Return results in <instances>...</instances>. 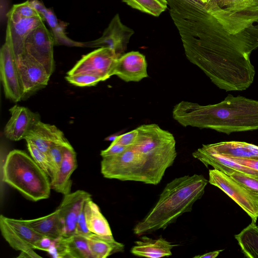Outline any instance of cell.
<instances>
[{"mask_svg": "<svg viewBox=\"0 0 258 258\" xmlns=\"http://www.w3.org/2000/svg\"><path fill=\"white\" fill-rule=\"evenodd\" d=\"M137 128L138 136L133 146L144 159L147 184L157 185L176 157L175 138L155 123L143 124Z\"/></svg>", "mask_w": 258, "mask_h": 258, "instance_id": "obj_4", "label": "cell"}, {"mask_svg": "<svg viewBox=\"0 0 258 258\" xmlns=\"http://www.w3.org/2000/svg\"><path fill=\"white\" fill-rule=\"evenodd\" d=\"M37 16H41L32 6L29 0L14 5L7 14L8 20L12 22Z\"/></svg>", "mask_w": 258, "mask_h": 258, "instance_id": "obj_31", "label": "cell"}, {"mask_svg": "<svg viewBox=\"0 0 258 258\" xmlns=\"http://www.w3.org/2000/svg\"><path fill=\"white\" fill-rule=\"evenodd\" d=\"M127 148L112 142L110 145L107 149L101 151L100 155L102 158L115 156L122 153Z\"/></svg>", "mask_w": 258, "mask_h": 258, "instance_id": "obj_38", "label": "cell"}, {"mask_svg": "<svg viewBox=\"0 0 258 258\" xmlns=\"http://www.w3.org/2000/svg\"><path fill=\"white\" fill-rule=\"evenodd\" d=\"M85 203L78 217L76 234L87 236L92 233L89 230L87 226L84 210Z\"/></svg>", "mask_w": 258, "mask_h": 258, "instance_id": "obj_37", "label": "cell"}, {"mask_svg": "<svg viewBox=\"0 0 258 258\" xmlns=\"http://www.w3.org/2000/svg\"><path fill=\"white\" fill-rule=\"evenodd\" d=\"M11 117L4 128V135L10 140L18 141L25 139L28 133L39 121L38 114L29 108L15 105L9 109Z\"/></svg>", "mask_w": 258, "mask_h": 258, "instance_id": "obj_16", "label": "cell"}, {"mask_svg": "<svg viewBox=\"0 0 258 258\" xmlns=\"http://www.w3.org/2000/svg\"><path fill=\"white\" fill-rule=\"evenodd\" d=\"M235 238L245 257L258 258V227L255 223L251 222Z\"/></svg>", "mask_w": 258, "mask_h": 258, "instance_id": "obj_28", "label": "cell"}, {"mask_svg": "<svg viewBox=\"0 0 258 258\" xmlns=\"http://www.w3.org/2000/svg\"><path fill=\"white\" fill-rule=\"evenodd\" d=\"M204 151L223 156L258 158V146L244 142L228 141L203 145Z\"/></svg>", "mask_w": 258, "mask_h": 258, "instance_id": "obj_20", "label": "cell"}, {"mask_svg": "<svg viewBox=\"0 0 258 258\" xmlns=\"http://www.w3.org/2000/svg\"><path fill=\"white\" fill-rule=\"evenodd\" d=\"M198 1L203 3V4H209L212 2H213L214 0H198Z\"/></svg>", "mask_w": 258, "mask_h": 258, "instance_id": "obj_43", "label": "cell"}, {"mask_svg": "<svg viewBox=\"0 0 258 258\" xmlns=\"http://www.w3.org/2000/svg\"><path fill=\"white\" fill-rule=\"evenodd\" d=\"M34 249H29L24 251H21L17 257L20 258H40L42 257L38 255L34 250Z\"/></svg>", "mask_w": 258, "mask_h": 258, "instance_id": "obj_41", "label": "cell"}, {"mask_svg": "<svg viewBox=\"0 0 258 258\" xmlns=\"http://www.w3.org/2000/svg\"><path fill=\"white\" fill-rule=\"evenodd\" d=\"M54 239L43 236L38 240L34 246V249H38L48 252L51 248Z\"/></svg>", "mask_w": 258, "mask_h": 258, "instance_id": "obj_40", "label": "cell"}, {"mask_svg": "<svg viewBox=\"0 0 258 258\" xmlns=\"http://www.w3.org/2000/svg\"><path fill=\"white\" fill-rule=\"evenodd\" d=\"M66 145H56L52 146L46 153L51 169L52 179L56 174L60 166L63 155V148Z\"/></svg>", "mask_w": 258, "mask_h": 258, "instance_id": "obj_34", "label": "cell"}, {"mask_svg": "<svg viewBox=\"0 0 258 258\" xmlns=\"http://www.w3.org/2000/svg\"><path fill=\"white\" fill-rule=\"evenodd\" d=\"M226 157L232 160L237 163L258 172V158Z\"/></svg>", "mask_w": 258, "mask_h": 258, "instance_id": "obj_39", "label": "cell"}, {"mask_svg": "<svg viewBox=\"0 0 258 258\" xmlns=\"http://www.w3.org/2000/svg\"><path fill=\"white\" fill-rule=\"evenodd\" d=\"M229 176L241 184L251 194L258 197V175L234 171Z\"/></svg>", "mask_w": 258, "mask_h": 258, "instance_id": "obj_32", "label": "cell"}, {"mask_svg": "<svg viewBox=\"0 0 258 258\" xmlns=\"http://www.w3.org/2000/svg\"><path fill=\"white\" fill-rule=\"evenodd\" d=\"M172 116L184 127L209 128L227 135L254 131L258 130V101L231 94L215 104L182 101L174 106Z\"/></svg>", "mask_w": 258, "mask_h": 258, "instance_id": "obj_2", "label": "cell"}, {"mask_svg": "<svg viewBox=\"0 0 258 258\" xmlns=\"http://www.w3.org/2000/svg\"><path fill=\"white\" fill-rule=\"evenodd\" d=\"M145 160L133 146L122 153L102 158L101 172L106 178L147 183Z\"/></svg>", "mask_w": 258, "mask_h": 258, "instance_id": "obj_6", "label": "cell"}, {"mask_svg": "<svg viewBox=\"0 0 258 258\" xmlns=\"http://www.w3.org/2000/svg\"><path fill=\"white\" fill-rule=\"evenodd\" d=\"M133 9L155 17L159 16L167 8L166 0H122Z\"/></svg>", "mask_w": 258, "mask_h": 258, "instance_id": "obj_29", "label": "cell"}, {"mask_svg": "<svg viewBox=\"0 0 258 258\" xmlns=\"http://www.w3.org/2000/svg\"><path fill=\"white\" fill-rule=\"evenodd\" d=\"M91 195L83 190H78L64 195L57 208L63 225L61 237H68L76 234L78 217L86 201Z\"/></svg>", "mask_w": 258, "mask_h": 258, "instance_id": "obj_14", "label": "cell"}, {"mask_svg": "<svg viewBox=\"0 0 258 258\" xmlns=\"http://www.w3.org/2000/svg\"><path fill=\"white\" fill-rule=\"evenodd\" d=\"M173 22L186 55L224 71L252 67L249 56L258 47V11L233 12L215 5Z\"/></svg>", "mask_w": 258, "mask_h": 258, "instance_id": "obj_1", "label": "cell"}, {"mask_svg": "<svg viewBox=\"0 0 258 258\" xmlns=\"http://www.w3.org/2000/svg\"><path fill=\"white\" fill-rule=\"evenodd\" d=\"M0 74L6 97L15 102L23 99L16 62L6 42L3 45L0 51Z\"/></svg>", "mask_w": 258, "mask_h": 258, "instance_id": "obj_13", "label": "cell"}, {"mask_svg": "<svg viewBox=\"0 0 258 258\" xmlns=\"http://www.w3.org/2000/svg\"><path fill=\"white\" fill-rule=\"evenodd\" d=\"M46 154L48 150L56 145H70L63 132L54 125L37 122L28 133L25 138Z\"/></svg>", "mask_w": 258, "mask_h": 258, "instance_id": "obj_18", "label": "cell"}, {"mask_svg": "<svg viewBox=\"0 0 258 258\" xmlns=\"http://www.w3.org/2000/svg\"><path fill=\"white\" fill-rule=\"evenodd\" d=\"M0 229L4 238L17 251L34 249L35 243L43 236L27 225L23 220L0 216Z\"/></svg>", "mask_w": 258, "mask_h": 258, "instance_id": "obj_10", "label": "cell"}, {"mask_svg": "<svg viewBox=\"0 0 258 258\" xmlns=\"http://www.w3.org/2000/svg\"><path fill=\"white\" fill-rule=\"evenodd\" d=\"M86 237L92 258H106L124 250V244L116 241L113 236H104L91 233Z\"/></svg>", "mask_w": 258, "mask_h": 258, "instance_id": "obj_25", "label": "cell"}, {"mask_svg": "<svg viewBox=\"0 0 258 258\" xmlns=\"http://www.w3.org/2000/svg\"><path fill=\"white\" fill-rule=\"evenodd\" d=\"M58 242L62 258H92L86 236L75 234L60 237Z\"/></svg>", "mask_w": 258, "mask_h": 258, "instance_id": "obj_26", "label": "cell"}, {"mask_svg": "<svg viewBox=\"0 0 258 258\" xmlns=\"http://www.w3.org/2000/svg\"><path fill=\"white\" fill-rule=\"evenodd\" d=\"M28 150L36 163L51 177V169L47 155L30 141H26Z\"/></svg>", "mask_w": 258, "mask_h": 258, "instance_id": "obj_33", "label": "cell"}, {"mask_svg": "<svg viewBox=\"0 0 258 258\" xmlns=\"http://www.w3.org/2000/svg\"><path fill=\"white\" fill-rule=\"evenodd\" d=\"M41 16L20 19L15 22L8 20L6 42L10 46L16 62L24 54V43L30 32L43 23Z\"/></svg>", "mask_w": 258, "mask_h": 258, "instance_id": "obj_15", "label": "cell"}, {"mask_svg": "<svg viewBox=\"0 0 258 258\" xmlns=\"http://www.w3.org/2000/svg\"><path fill=\"white\" fill-rule=\"evenodd\" d=\"M54 45L51 33L42 23L28 35L24 43V55L32 58L42 65L51 76L55 67Z\"/></svg>", "mask_w": 258, "mask_h": 258, "instance_id": "obj_9", "label": "cell"}, {"mask_svg": "<svg viewBox=\"0 0 258 258\" xmlns=\"http://www.w3.org/2000/svg\"><path fill=\"white\" fill-rule=\"evenodd\" d=\"M16 64L23 99L47 85L51 76L35 59L24 55Z\"/></svg>", "mask_w": 258, "mask_h": 258, "instance_id": "obj_11", "label": "cell"}, {"mask_svg": "<svg viewBox=\"0 0 258 258\" xmlns=\"http://www.w3.org/2000/svg\"><path fill=\"white\" fill-rule=\"evenodd\" d=\"M209 182L219 188L236 202L255 223L258 218V197L239 182L222 171H209Z\"/></svg>", "mask_w": 258, "mask_h": 258, "instance_id": "obj_7", "label": "cell"}, {"mask_svg": "<svg viewBox=\"0 0 258 258\" xmlns=\"http://www.w3.org/2000/svg\"><path fill=\"white\" fill-rule=\"evenodd\" d=\"M77 167V154L71 144L63 148L62 159L59 170L50 180L51 188L66 195L71 192V176Z\"/></svg>", "mask_w": 258, "mask_h": 258, "instance_id": "obj_19", "label": "cell"}, {"mask_svg": "<svg viewBox=\"0 0 258 258\" xmlns=\"http://www.w3.org/2000/svg\"><path fill=\"white\" fill-rule=\"evenodd\" d=\"M135 244L131 252L136 256L148 258L170 256L172 255L171 249L176 246L161 236L153 239L143 236L140 240L135 241Z\"/></svg>", "mask_w": 258, "mask_h": 258, "instance_id": "obj_21", "label": "cell"}, {"mask_svg": "<svg viewBox=\"0 0 258 258\" xmlns=\"http://www.w3.org/2000/svg\"><path fill=\"white\" fill-rule=\"evenodd\" d=\"M223 250H218L212 252L204 253L202 255H196L194 258H215Z\"/></svg>", "mask_w": 258, "mask_h": 258, "instance_id": "obj_42", "label": "cell"}, {"mask_svg": "<svg viewBox=\"0 0 258 258\" xmlns=\"http://www.w3.org/2000/svg\"><path fill=\"white\" fill-rule=\"evenodd\" d=\"M138 136V130L136 128L131 131L117 136L112 142L120 145L128 147L133 146Z\"/></svg>", "mask_w": 258, "mask_h": 258, "instance_id": "obj_36", "label": "cell"}, {"mask_svg": "<svg viewBox=\"0 0 258 258\" xmlns=\"http://www.w3.org/2000/svg\"><path fill=\"white\" fill-rule=\"evenodd\" d=\"M145 56L139 51L124 53L116 60L114 75L126 82H139L148 77Z\"/></svg>", "mask_w": 258, "mask_h": 258, "instance_id": "obj_17", "label": "cell"}, {"mask_svg": "<svg viewBox=\"0 0 258 258\" xmlns=\"http://www.w3.org/2000/svg\"><path fill=\"white\" fill-rule=\"evenodd\" d=\"M65 78L70 83L82 87L93 86L102 81L100 77L87 74L67 75Z\"/></svg>", "mask_w": 258, "mask_h": 258, "instance_id": "obj_35", "label": "cell"}, {"mask_svg": "<svg viewBox=\"0 0 258 258\" xmlns=\"http://www.w3.org/2000/svg\"><path fill=\"white\" fill-rule=\"evenodd\" d=\"M33 8L39 13L44 21L48 24L51 30L55 45H64L69 46H85V43L77 42L69 38L65 32L64 24L59 22L53 12L47 9L38 0H30Z\"/></svg>", "mask_w": 258, "mask_h": 258, "instance_id": "obj_22", "label": "cell"}, {"mask_svg": "<svg viewBox=\"0 0 258 258\" xmlns=\"http://www.w3.org/2000/svg\"><path fill=\"white\" fill-rule=\"evenodd\" d=\"M192 155L207 167L210 165L228 175L234 171L258 175V172L256 171L237 163L226 157L207 152L201 148L194 152Z\"/></svg>", "mask_w": 258, "mask_h": 258, "instance_id": "obj_23", "label": "cell"}, {"mask_svg": "<svg viewBox=\"0 0 258 258\" xmlns=\"http://www.w3.org/2000/svg\"><path fill=\"white\" fill-rule=\"evenodd\" d=\"M209 181L202 174L175 178L167 184L155 206L134 228L138 235L164 230L183 214L190 212L194 204L205 192Z\"/></svg>", "mask_w": 258, "mask_h": 258, "instance_id": "obj_3", "label": "cell"}, {"mask_svg": "<svg viewBox=\"0 0 258 258\" xmlns=\"http://www.w3.org/2000/svg\"><path fill=\"white\" fill-rule=\"evenodd\" d=\"M217 5L233 12L258 11V0H214Z\"/></svg>", "mask_w": 258, "mask_h": 258, "instance_id": "obj_30", "label": "cell"}, {"mask_svg": "<svg viewBox=\"0 0 258 258\" xmlns=\"http://www.w3.org/2000/svg\"><path fill=\"white\" fill-rule=\"evenodd\" d=\"M84 210L87 226L91 232L100 236H112L108 221L91 198L85 202Z\"/></svg>", "mask_w": 258, "mask_h": 258, "instance_id": "obj_27", "label": "cell"}, {"mask_svg": "<svg viewBox=\"0 0 258 258\" xmlns=\"http://www.w3.org/2000/svg\"><path fill=\"white\" fill-rule=\"evenodd\" d=\"M23 220L27 225L44 237L56 239L63 234V225L57 209L46 216Z\"/></svg>", "mask_w": 258, "mask_h": 258, "instance_id": "obj_24", "label": "cell"}, {"mask_svg": "<svg viewBox=\"0 0 258 258\" xmlns=\"http://www.w3.org/2000/svg\"><path fill=\"white\" fill-rule=\"evenodd\" d=\"M134 31L124 25L118 14H116L98 39L85 43V46L106 47L113 50L119 57L124 53Z\"/></svg>", "mask_w": 258, "mask_h": 258, "instance_id": "obj_12", "label": "cell"}, {"mask_svg": "<svg viewBox=\"0 0 258 258\" xmlns=\"http://www.w3.org/2000/svg\"><path fill=\"white\" fill-rule=\"evenodd\" d=\"M3 180L34 202L48 199L50 181L48 175L25 152L13 150L3 166Z\"/></svg>", "mask_w": 258, "mask_h": 258, "instance_id": "obj_5", "label": "cell"}, {"mask_svg": "<svg viewBox=\"0 0 258 258\" xmlns=\"http://www.w3.org/2000/svg\"><path fill=\"white\" fill-rule=\"evenodd\" d=\"M119 56L110 48L99 47L84 55L68 73L67 75L87 74L105 81L114 75L116 60Z\"/></svg>", "mask_w": 258, "mask_h": 258, "instance_id": "obj_8", "label": "cell"}]
</instances>
